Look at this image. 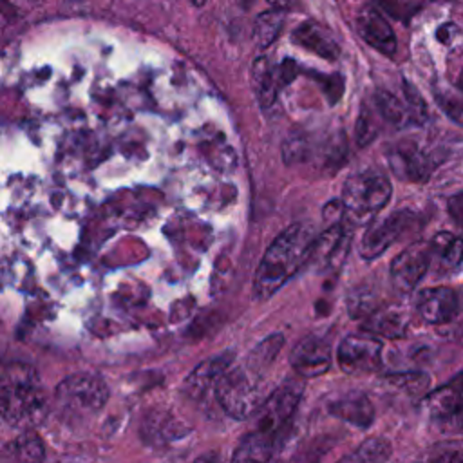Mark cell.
<instances>
[{"label":"cell","instance_id":"6da1fadb","mask_svg":"<svg viewBox=\"0 0 463 463\" xmlns=\"http://www.w3.org/2000/svg\"><path fill=\"white\" fill-rule=\"evenodd\" d=\"M315 233L306 224L286 228L266 250L253 277V295L266 300L275 295L309 259Z\"/></svg>","mask_w":463,"mask_h":463},{"label":"cell","instance_id":"7a4b0ae2","mask_svg":"<svg viewBox=\"0 0 463 463\" xmlns=\"http://www.w3.org/2000/svg\"><path fill=\"white\" fill-rule=\"evenodd\" d=\"M0 409L5 423L29 430L43 421L49 405L36 369L24 362H9L2 371Z\"/></svg>","mask_w":463,"mask_h":463},{"label":"cell","instance_id":"3957f363","mask_svg":"<svg viewBox=\"0 0 463 463\" xmlns=\"http://www.w3.org/2000/svg\"><path fill=\"white\" fill-rule=\"evenodd\" d=\"M61 420L78 423L94 418L109 400V387L101 376L78 373L63 378L54 391Z\"/></svg>","mask_w":463,"mask_h":463},{"label":"cell","instance_id":"277c9868","mask_svg":"<svg viewBox=\"0 0 463 463\" xmlns=\"http://www.w3.org/2000/svg\"><path fill=\"white\" fill-rule=\"evenodd\" d=\"M215 396L224 412L235 420H246L259 411L262 402V387L259 376L250 369H228L215 383Z\"/></svg>","mask_w":463,"mask_h":463},{"label":"cell","instance_id":"5b68a950","mask_svg":"<svg viewBox=\"0 0 463 463\" xmlns=\"http://www.w3.org/2000/svg\"><path fill=\"white\" fill-rule=\"evenodd\" d=\"M304 387L302 382L297 378L282 382L259 407L257 423L253 432L266 436L268 439L275 441L279 445L280 438L286 434L289 421L298 407V402L302 398Z\"/></svg>","mask_w":463,"mask_h":463},{"label":"cell","instance_id":"8992f818","mask_svg":"<svg viewBox=\"0 0 463 463\" xmlns=\"http://www.w3.org/2000/svg\"><path fill=\"white\" fill-rule=\"evenodd\" d=\"M391 183L380 172H362L347 179L342 192L344 208L364 221L382 210L391 197Z\"/></svg>","mask_w":463,"mask_h":463},{"label":"cell","instance_id":"52a82bcc","mask_svg":"<svg viewBox=\"0 0 463 463\" xmlns=\"http://www.w3.org/2000/svg\"><path fill=\"white\" fill-rule=\"evenodd\" d=\"M382 347L373 335H349L338 345V365L347 374L374 373L382 367Z\"/></svg>","mask_w":463,"mask_h":463},{"label":"cell","instance_id":"ba28073f","mask_svg":"<svg viewBox=\"0 0 463 463\" xmlns=\"http://www.w3.org/2000/svg\"><path fill=\"white\" fill-rule=\"evenodd\" d=\"M432 260L430 242H414L394 257L391 264V280L400 293L412 291L427 273Z\"/></svg>","mask_w":463,"mask_h":463},{"label":"cell","instance_id":"9c48e42d","mask_svg":"<svg viewBox=\"0 0 463 463\" xmlns=\"http://www.w3.org/2000/svg\"><path fill=\"white\" fill-rule=\"evenodd\" d=\"M411 221H412V215L405 210H400L387 215L382 221L373 222L362 237L360 255L367 260L382 255L398 239V235L409 226Z\"/></svg>","mask_w":463,"mask_h":463},{"label":"cell","instance_id":"30bf717a","mask_svg":"<svg viewBox=\"0 0 463 463\" xmlns=\"http://www.w3.org/2000/svg\"><path fill=\"white\" fill-rule=\"evenodd\" d=\"M289 362L293 371L302 378L320 376L331 367V347L324 338L309 335L297 342Z\"/></svg>","mask_w":463,"mask_h":463},{"label":"cell","instance_id":"8fae6325","mask_svg":"<svg viewBox=\"0 0 463 463\" xmlns=\"http://www.w3.org/2000/svg\"><path fill=\"white\" fill-rule=\"evenodd\" d=\"M416 309L427 324H447L458 315V295L445 286L427 288L420 291L416 298Z\"/></svg>","mask_w":463,"mask_h":463},{"label":"cell","instance_id":"7c38bea8","mask_svg":"<svg viewBox=\"0 0 463 463\" xmlns=\"http://www.w3.org/2000/svg\"><path fill=\"white\" fill-rule=\"evenodd\" d=\"M421 405L423 411L436 420H445L463 412V371L454 374L443 385L427 392Z\"/></svg>","mask_w":463,"mask_h":463},{"label":"cell","instance_id":"4fadbf2b","mask_svg":"<svg viewBox=\"0 0 463 463\" xmlns=\"http://www.w3.org/2000/svg\"><path fill=\"white\" fill-rule=\"evenodd\" d=\"M356 29L360 36L376 51L383 54H392L396 51V36L389 22L373 5H365L358 13Z\"/></svg>","mask_w":463,"mask_h":463},{"label":"cell","instance_id":"5bb4252c","mask_svg":"<svg viewBox=\"0 0 463 463\" xmlns=\"http://www.w3.org/2000/svg\"><path fill=\"white\" fill-rule=\"evenodd\" d=\"M329 412L358 429H367L374 420V407L362 391H351L329 403Z\"/></svg>","mask_w":463,"mask_h":463},{"label":"cell","instance_id":"9a60e30c","mask_svg":"<svg viewBox=\"0 0 463 463\" xmlns=\"http://www.w3.org/2000/svg\"><path fill=\"white\" fill-rule=\"evenodd\" d=\"M233 360V353L232 351H224L217 356H212L204 362H201L192 373L190 376L184 380V391L188 396L192 398H201L208 387L228 371L230 364Z\"/></svg>","mask_w":463,"mask_h":463},{"label":"cell","instance_id":"2e32d148","mask_svg":"<svg viewBox=\"0 0 463 463\" xmlns=\"http://www.w3.org/2000/svg\"><path fill=\"white\" fill-rule=\"evenodd\" d=\"M389 161L400 177H405L411 181L427 179L432 168L427 156L416 145H411V143L398 145L389 154Z\"/></svg>","mask_w":463,"mask_h":463},{"label":"cell","instance_id":"e0dca14e","mask_svg":"<svg viewBox=\"0 0 463 463\" xmlns=\"http://www.w3.org/2000/svg\"><path fill=\"white\" fill-rule=\"evenodd\" d=\"M280 85L282 83L279 69H273L271 61L266 56L257 58L251 67V87L262 109H269L275 103Z\"/></svg>","mask_w":463,"mask_h":463},{"label":"cell","instance_id":"ac0fdd59","mask_svg":"<svg viewBox=\"0 0 463 463\" xmlns=\"http://www.w3.org/2000/svg\"><path fill=\"white\" fill-rule=\"evenodd\" d=\"M293 40L326 60H335L338 56L336 42L320 25L313 22L300 24L293 33Z\"/></svg>","mask_w":463,"mask_h":463},{"label":"cell","instance_id":"d6986e66","mask_svg":"<svg viewBox=\"0 0 463 463\" xmlns=\"http://www.w3.org/2000/svg\"><path fill=\"white\" fill-rule=\"evenodd\" d=\"M275 449V441L251 430L237 447L232 463H269Z\"/></svg>","mask_w":463,"mask_h":463},{"label":"cell","instance_id":"ffe728a7","mask_svg":"<svg viewBox=\"0 0 463 463\" xmlns=\"http://www.w3.org/2000/svg\"><path fill=\"white\" fill-rule=\"evenodd\" d=\"M430 251L441 269L452 271L463 260V241L449 232H441L432 239Z\"/></svg>","mask_w":463,"mask_h":463},{"label":"cell","instance_id":"44dd1931","mask_svg":"<svg viewBox=\"0 0 463 463\" xmlns=\"http://www.w3.org/2000/svg\"><path fill=\"white\" fill-rule=\"evenodd\" d=\"M407 315L398 307L376 309L369 318V329L385 336V338H400L407 331Z\"/></svg>","mask_w":463,"mask_h":463},{"label":"cell","instance_id":"7402d4cb","mask_svg":"<svg viewBox=\"0 0 463 463\" xmlns=\"http://www.w3.org/2000/svg\"><path fill=\"white\" fill-rule=\"evenodd\" d=\"M391 450V443L385 438H369L338 463H387Z\"/></svg>","mask_w":463,"mask_h":463},{"label":"cell","instance_id":"603a6c76","mask_svg":"<svg viewBox=\"0 0 463 463\" xmlns=\"http://www.w3.org/2000/svg\"><path fill=\"white\" fill-rule=\"evenodd\" d=\"M284 24V11L282 9H269L259 14L255 25H253V38L255 43L260 49H266L268 45H271Z\"/></svg>","mask_w":463,"mask_h":463},{"label":"cell","instance_id":"cb8c5ba5","mask_svg":"<svg viewBox=\"0 0 463 463\" xmlns=\"http://www.w3.org/2000/svg\"><path fill=\"white\" fill-rule=\"evenodd\" d=\"M284 345V336L280 333H273L269 336H266L257 347L251 349V353L248 354V369L253 373H259L262 369H266L268 365H271V362L277 358V354L280 353Z\"/></svg>","mask_w":463,"mask_h":463},{"label":"cell","instance_id":"d4e9b609","mask_svg":"<svg viewBox=\"0 0 463 463\" xmlns=\"http://www.w3.org/2000/svg\"><path fill=\"white\" fill-rule=\"evenodd\" d=\"M13 447H14L13 452L16 454L18 463H43L45 449L42 439L34 432L25 430L16 438Z\"/></svg>","mask_w":463,"mask_h":463},{"label":"cell","instance_id":"484cf974","mask_svg":"<svg viewBox=\"0 0 463 463\" xmlns=\"http://www.w3.org/2000/svg\"><path fill=\"white\" fill-rule=\"evenodd\" d=\"M376 105H378L380 114H382L387 121H391V123H394V125H402V123L407 121V119L414 121L409 103L403 105L394 94H389V92H385V90H380V92L376 94Z\"/></svg>","mask_w":463,"mask_h":463},{"label":"cell","instance_id":"4316f807","mask_svg":"<svg viewBox=\"0 0 463 463\" xmlns=\"http://www.w3.org/2000/svg\"><path fill=\"white\" fill-rule=\"evenodd\" d=\"M385 383L409 396H418L429 391L430 378L425 373H398V374H389L385 378Z\"/></svg>","mask_w":463,"mask_h":463},{"label":"cell","instance_id":"83f0119b","mask_svg":"<svg viewBox=\"0 0 463 463\" xmlns=\"http://www.w3.org/2000/svg\"><path fill=\"white\" fill-rule=\"evenodd\" d=\"M427 463H463V438L434 443L427 454Z\"/></svg>","mask_w":463,"mask_h":463},{"label":"cell","instance_id":"f1b7e54d","mask_svg":"<svg viewBox=\"0 0 463 463\" xmlns=\"http://www.w3.org/2000/svg\"><path fill=\"white\" fill-rule=\"evenodd\" d=\"M378 132V125L374 121V116L364 109L362 114H360V119H358V125H356V139L360 145H367Z\"/></svg>","mask_w":463,"mask_h":463},{"label":"cell","instance_id":"f546056e","mask_svg":"<svg viewBox=\"0 0 463 463\" xmlns=\"http://www.w3.org/2000/svg\"><path fill=\"white\" fill-rule=\"evenodd\" d=\"M449 76L456 89L463 90V47H458L449 56Z\"/></svg>","mask_w":463,"mask_h":463},{"label":"cell","instance_id":"4dcf8cb0","mask_svg":"<svg viewBox=\"0 0 463 463\" xmlns=\"http://www.w3.org/2000/svg\"><path fill=\"white\" fill-rule=\"evenodd\" d=\"M443 105H445V110H447L454 119H458V121L463 125V99H454V101L443 99Z\"/></svg>","mask_w":463,"mask_h":463},{"label":"cell","instance_id":"1f68e13d","mask_svg":"<svg viewBox=\"0 0 463 463\" xmlns=\"http://www.w3.org/2000/svg\"><path fill=\"white\" fill-rule=\"evenodd\" d=\"M194 463H221V456L217 452H206L199 456Z\"/></svg>","mask_w":463,"mask_h":463},{"label":"cell","instance_id":"d6a6232c","mask_svg":"<svg viewBox=\"0 0 463 463\" xmlns=\"http://www.w3.org/2000/svg\"><path fill=\"white\" fill-rule=\"evenodd\" d=\"M269 4L273 5V9H282V11L289 7V0H269Z\"/></svg>","mask_w":463,"mask_h":463},{"label":"cell","instance_id":"836d02e7","mask_svg":"<svg viewBox=\"0 0 463 463\" xmlns=\"http://www.w3.org/2000/svg\"><path fill=\"white\" fill-rule=\"evenodd\" d=\"M241 2V5L244 7V9H250V5L253 4V0H239Z\"/></svg>","mask_w":463,"mask_h":463},{"label":"cell","instance_id":"e575fe53","mask_svg":"<svg viewBox=\"0 0 463 463\" xmlns=\"http://www.w3.org/2000/svg\"><path fill=\"white\" fill-rule=\"evenodd\" d=\"M190 2H192L194 5H197V7H201V5H203L206 0H190Z\"/></svg>","mask_w":463,"mask_h":463}]
</instances>
